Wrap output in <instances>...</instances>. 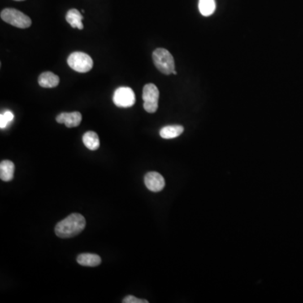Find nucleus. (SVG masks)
I'll return each instance as SVG.
<instances>
[{
	"label": "nucleus",
	"instance_id": "nucleus-1",
	"mask_svg": "<svg viewBox=\"0 0 303 303\" xmlns=\"http://www.w3.org/2000/svg\"><path fill=\"white\" fill-rule=\"evenodd\" d=\"M85 226V218L79 213H73L58 222L55 227V234L61 239H69L81 234Z\"/></svg>",
	"mask_w": 303,
	"mask_h": 303
},
{
	"label": "nucleus",
	"instance_id": "nucleus-12",
	"mask_svg": "<svg viewBox=\"0 0 303 303\" xmlns=\"http://www.w3.org/2000/svg\"><path fill=\"white\" fill-rule=\"evenodd\" d=\"M77 262L83 266L96 267V266L101 265V258L100 256L94 254V253H82L80 255L78 256Z\"/></svg>",
	"mask_w": 303,
	"mask_h": 303
},
{
	"label": "nucleus",
	"instance_id": "nucleus-4",
	"mask_svg": "<svg viewBox=\"0 0 303 303\" xmlns=\"http://www.w3.org/2000/svg\"><path fill=\"white\" fill-rule=\"evenodd\" d=\"M67 64L76 72L87 73L92 69L94 62L90 56L86 53L75 52L67 58Z\"/></svg>",
	"mask_w": 303,
	"mask_h": 303
},
{
	"label": "nucleus",
	"instance_id": "nucleus-6",
	"mask_svg": "<svg viewBox=\"0 0 303 303\" xmlns=\"http://www.w3.org/2000/svg\"><path fill=\"white\" fill-rule=\"evenodd\" d=\"M113 102L120 108H130L136 102V96L134 91L128 87L117 88L113 96Z\"/></svg>",
	"mask_w": 303,
	"mask_h": 303
},
{
	"label": "nucleus",
	"instance_id": "nucleus-7",
	"mask_svg": "<svg viewBox=\"0 0 303 303\" xmlns=\"http://www.w3.org/2000/svg\"><path fill=\"white\" fill-rule=\"evenodd\" d=\"M144 183L147 188L153 192H159L165 187V180L161 174L157 172H149L144 177Z\"/></svg>",
	"mask_w": 303,
	"mask_h": 303
},
{
	"label": "nucleus",
	"instance_id": "nucleus-15",
	"mask_svg": "<svg viewBox=\"0 0 303 303\" xmlns=\"http://www.w3.org/2000/svg\"><path fill=\"white\" fill-rule=\"evenodd\" d=\"M199 10L203 16H210L216 10L215 0H199Z\"/></svg>",
	"mask_w": 303,
	"mask_h": 303
},
{
	"label": "nucleus",
	"instance_id": "nucleus-11",
	"mask_svg": "<svg viewBox=\"0 0 303 303\" xmlns=\"http://www.w3.org/2000/svg\"><path fill=\"white\" fill-rule=\"evenodd\" d=\"M83 19H84V16L76 9L68 10L67 15H66V20H67V23L75 29H84V25L82 22Z\"/></svg>",
	"mask_w": 303,
	"mask_h": 303
},
{
	"label": "nucleus",
	"instance_id": "nucleus-2",
	"mask_svg": "<svg viewBox=\"0 0 303 303\" xmlns=\"http://www.w3.org/2000/svg\"><path fill=\"white\" fill-rule=\"evenodd\" d=\"M153 59L156 67L165 75H170L175 69L172 54L165 48H157L153 53Z\"/></svg>",
	"mask_w": 303,
	"mask_h": 303
},
{
	"label": "nucleus",
	"instance_id": "nucleus-13",
	"mask_svg": "<svg viewBox=\"0 0 303 303\" xmlns=\"http://www.w3.org/2000/svg\"><path fill=\"white\" fill-rule=\"evenodd\" d=\"M184 131V127L179 125L167 126L160 130V136L164 139H172L180 136Z\"/></svg>",
	"mask_w": 303,
	"mask_h": 303
},
{
	"label": "nucleus",
	"instance_id": "nucleus-14",
	"mask_svg": "<svg viewBox=\"0 0 303 303\" xmlns=\"http://www.w3.org/2000/svg\"><path fill=\"white\" fill-rule=\"evenodd\" d=\"M83 143L88 149L91 151L98 150L100 148V138L98 134L95 131H87L83 136Z\"/></svg>",
	"mask_w": 303,
	"mask_h": 303
},
{
	"label": "nucleus",
	"instance_id": "nucleus-16",
	"mask_svg": "<svg viewBox=\"0 0 303 303\" xmlns=\"http://www.w3.org/2000/svg\"><path fill=\"white\" fill-rule=\"evenodd\" d=\"M14 119V114H13L10 110H6L4 114H1L0 115V127L1 129H4L7 127L8 124L10 122H12Z\"/></svg>",
	"mask_w": 303,
	"mask_h": 303
},
{
	"label": "nucleus",
	"instance_id": "nucleus-19",
	"mask_svg": "<svg viewBox=\"0 0 303 303\" xmlns=\"http://www.w3.org/2000/svg\"><path fill=\"white\" fill-rule=\"evenodd\" d=\"M15 1H24V0H15Z\"/></svg>",
	"mask_w": 303,
	"mask_h": 303
},
{
	"label": "nucleus",
	"instance_id": "nucleus-18",
	"mask_svg": "<svg viewBox=\"0 0 303 303\" xmlns=\"http://www.w3.org/2000/svg\"><path fill=\"white\" fill-rule=\"evenodd\" d=\"M173 74H174V75H176L177 72L176 71H175V70H174V73H173Z\"/></svg>",
	"mask_w": 303,
	"mask_h": 303
},
{
	"label": "nucleus",
	"instance_id": "nucleus-9",
	"mask_svg": "<svg viewBox=\"0 0 303 303\" xmlns=\"http://www.w3.org/2000/svg\"><path fill=\"white\" fill-rule=\"evenodd\" d=\"M59 77L52 72L42 73L38 78L39 85L42 88H55L59 84Z\"/></svg>",
	"mask_w": 303,
	"mask_h": 303
},
{
	"label": "nucleus",
	"instance_id": "nucleus-5",
	"mask_svg": "<svg viewBox=\"0 0 303 303\" xmlns=\"http://www.w3.org/2000/svg\"><path fill=\"white\" fill-rule=\"evenodd\" d=\"M158 99L159 90L155 84H146L143 90L144 110L148 113L156 112L158 108Z\"/></svg>",
	"mask_w": 303,
	"mask_h": 303
},
{
	"label": "nucleus",
	"instance_id": "nucleus-17",
	"mask_svg": "<svg viewBox=\"0 0 303 303\" xmlns=\"http://www.w3.org/2000/svg\"><path fill=\"white\" fill-rule=\"evenodd\" d=\"M123 303H148V301L147 300H144V299L136 298L133 296H127V297H125L124 300L122 301Z\"/></svg>",
	"mask_w": 303,
	"mask_h": 303
},
{
	"label": "nucleus",
	"instance_id": "nucleus-8",
	"mask_svg": "<svg viewBox=\"0 0 303 303\" xmlns=\"http://www.w3.org/2000/svg\"><path fill=\"white\" fill-rule=\"evenodd\" d=\"M56 121L60 124H65V126L68 128L79 127L82 122L81 113L78 111L61 113L57 116Z\"/></svg>",
	"mask_w": 303,
	"mask_h": 303
},
{
	"label": "nucleus",
	"instance_id": "nucleus-10",
	"mask_svg": "<svg viewBox=\"0 0 303 303\" xmlns=\"http://www.w3.org/2000/svg\"><path fill=\"white\" fill-rule=\"evenodd\" d=\"M15 174V165L10 160H4L0 164V178L3 181H11Z\"/></svg>",
	"mask_w": 303,
	"mask_h": 303
},
{
	"label": "nucleus",
	"instance_id": "nucleus-3",
	"mask_svg": "<svg viewBox=\"0 0 303 303\" xmlns=\"http://www.w3.org/2000/svg\"><path fill=\"white\" fill-rule=\"evenodd\" d=\"M0 16L1 19L8 24L20 29H27L31 27L32 23L30 17L15 9H10V8L5 9L1 11Z\"/></svg>",
	"mask_w": 303,
	"mask_h": 303
}]
</instances>
